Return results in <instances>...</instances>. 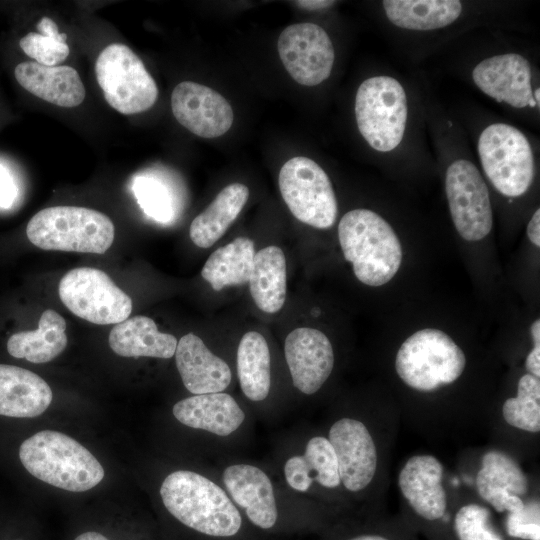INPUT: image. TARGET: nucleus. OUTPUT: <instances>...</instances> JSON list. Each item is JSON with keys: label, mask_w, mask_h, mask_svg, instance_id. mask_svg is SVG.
Masks as SVG:
<instances>
[{"label": "nucleus", "mask_w": 540, "mask_h": 540, "mask_svg": "<svg viewBox=\"0 0 540 540\" xmlns=\"http://www.w3.org/2000/svg\"><path fill=\"white\" fill-rule=\"evenodd\" d=\"M249 197V189L242 183L224 187L197 215L189 228L192 242L200 248H209L216 243L236 220Z\"/></svg>", "instance_id": "25"}, {"label": "nucleus", "mask_w": 540, "mask_h": 540, "mask_svg": "<svg viewBox=\"0 0 540 540\" xmlns=\"http://www.w3.org/2000/svg\"><path fill=\"white\" fill-rule=\"evenodd\" d=\"M255 254L254 242L251 239L237 237L217 248L208 257L201 276L215 291L244 285L249 281Z\"/></svg>", "instance_id": "29"}, {"label": "nucleus", "mask_w": 540, "mask_h": 540, "mask_svg": "<svg viewBox=\"0 0 540 540\" xmlns=\"http://www.w3.org/2000/svg\"><path fill=\"white\" fill-rule=\"evenodd\" d=\"M65 319L55 310L43 311L36 330L21 331L10 336L8 353L32 363H46L60 355L67 346Z\"/></svg>", "instance_id": "26"}, {"label": "nucleus", "mask_w": 540, "mask_h": 540, "mask_svg": "<svg viewBox=\"0 0 540 540\" xmlns=\"http://www.w3.org/2000/svg\"><path fill=\"white\" fill-rule=\"evenodd\" d=\"M174 355L182 382L192 394L218 393L229 386L232 375L228 364L197 335L188 333L181 337Z\"/></svg>", "instance_id": "19"}, {"label": "nucleus", "mask_w": 540, "mask_h": 540, "mask_svg": "<svg viewBox=\"0 0 540 540\" xmlns=\"http://www.w3.org/2000/svg\"><path fill=\"white\" fill-rule=\"evenodd\" d=\"M40 33L30 32L19 41L23 52L44 66H57L69 55L66 44L67 34L60 33L57 24L49 17H43L37 24Z\"/></svg>", "instance_id": "33"}, {"label": "nucleus", "mask_w": 540, "mask_h": 540, "mask_svg": "<svg viewBox=\"0 0 540 540\" xmlns=\"http://www.w3.org/2000/svg\"><path fill=\"white\" fill-rule=\"evenodd\" d=\"M14 75L25 90L56 106L76 107L85 98L83 82L78 72L70 66L21 62L16 66Z\"/></svg>", "instance_id": "20"}, {"label": "nucleus", "mask_w": 540, "mask_h": 540, "mask_svg": "<svg viewBox=\"0 0 540 540\" xmlns=\"http://www.w3.org/2000/svg\"><path fill=\"white\" fill-rule=\"evenodd\" d=\"M533 348L528 353L525 360L527 372L540 378V319H536L530 327Z\"/></svg>", "instance_id": "37"}, {"label": "nucleus", "mask_w": 540, "mask_h": 540, "mask_svg": "<svg viewBox=\"0 0 540 540\" xmlns=\"http://www.w3.org/2000/svg\"><path fill=\"white\" fill-rule=\"evenodd\" d=\"M527 236L538 248L540 247V210L537 209L527 225Z\"/></svg>", "instance_id": "39"}, {"label": "nucleus", "mask_w": 540, "mask_h": 540, "mask_svg": "<svg viewBox=\"0 0 540 540\" xmlns=\"http://www.w3.org/2000/svg\"><path fill=\"white\" fill-rule=\"evenodd\" d=\"M108 343L123 357L169 359L175 354L178 341L172 334L160 332L153 319L140 315L115 324Z\"/></svg>", "instance_id": "23"}, {"label": "nucleus", "mask_w": 540, "mask_h": 540, "mask_svg": "<svg viewBox=\"0 0 540 540\" xmlns=\"http://www.w3.org/2000/svg\"><path fill=\"white\" fill-rule=\"evenodd\" d=\"M15 197V184L8 171L0 165V207H9Z\"/></svg>", "instance_id": "38"}, {"label": "nucleus", "mask_w": 540, "mask_h": 540, "mask_svg": "<svg viewBox=\"0 0 540 540\" xmlns=\"http://www.w3.org/2000/svg\"><path fill=\"white\" fill-rule=\"evenodd\" d=\"M223 481L253 526L261 530L277 527L279 512L273 487L261 469L249 464L231 465L224 470Z\"/></svg>", "instance_id": "18"}, {"label": "nucleus", "mask_w": 540, "mask_h": 540, "mask_svg": "<svg viewBox=\"0 0 540 540\" xmlns=\"http://www.w3.org/2000/svg\"><path fill=\"white\" fill-rule=\"evenodd\" d=\"M482 168L501 194L519 197L525 194L535 177V161L526 136L505 123L487 126L478 139Z\"/></svg>", "instance_id": "7"}, {"label": "nucleus", "mask_w": 540, "mask_h": 540, "mask_svg": "<svg viewBox=\"0 0 540 540\" xmlns=\"http://www.w3.org/2000/svg\"><path fill=\"white\" fill-rule=\"evenodd\" d=\"M408 117L406 92L391 76L364 80L355 97L358 130L376 151L389 152L402 141Z\"/></svg>", "instance_id": "6"}, {"label": "nucleus", "mask_w": 540, "mask_h": 540, "mask_svg": "<svg viewBox=\"0 0 540 540\" xmlns=\"http://www.w3.org/2000/svg\"><path fill=\"white\" fill-rule=\"evenodd\" d=\"M19 458L35 478L71 492H84L99 484L104 469L96 457L68 435L43 430L20 445Z\"/></svg>", "instance_id": "3"}, {"label": "nucleus", "mask_w": 540, "mask_h": 540, "mask_svg": "<svg viewBox=\"0 0 540 540\" xmlns=\"http://www.w3.org/2000/svg\"><path fill=\"white\" fill-rule=\"evenodd\" d=\"M286 277V259L281 248L270 245L255 254L248 283L252 299L261 311L272 314L283 307Z\"/></svg>", "instance_id": "27"}, {"label": "nucleus", "mask_w": 540, "mask_h": 540, "mask_svg": "<svg viewBox=\"0 0 540 540\" xmlns=\"http://www.w3.org/2000/svg\"><path fill=\"white\" fill-rule=\"evenodd\" d=\"M133 191L139 205L147 215L161 222L171 218L170 197L159 182L146 177H139L134 181Z\"/></svg>", "instance_id": "35"}, {"label": "nucleus", "mask_w": 540, "mask_h": 540, "mask_svg": "<svg viewBox=\"0 0 540 540\" xmlns=\"http://www.w3.org/2000/svg\"><path fill=\"white\" fill-rule=\"evenodd\" d=\"M475 486L484 501L491 493L507 490L519 497L529 491L528 477L519 463L501 450H489L481 458Z\"/></svg>", "instance_id": "31"}, {"label": "nucleus", "mask_w": 540, "mask_h": 540, "mask_svg": "<svg viewBox=\"0 0 540 540\" xmlns=\"http://www.w3.org/2000/svg\"><path fill=\"white\" fill-rule=\"evenodd\" d=\"M282 198L292 215L317 229H328L336 221L338 206L327 173L312 159L296 156L280 169Z\"/></svg>", "instance_id": "9"}, {"label": "nucleus", "mask_w": 540, "mask_h": 540, "mask_svg": "<svg viewBox=\"0 0 540 540\" xmlns=\"http://www.w3.org/2000/svg\"><path fill=\"white\" fill-rule=\"evenodd\" d=\"M346 540H389L388 538L377 534H362L357 535Z\"/></svg>", "instance_id": "42"}, {"label": "nucleus", "mask_w": 540, "mask_h": 540, "mask_svg": "<svg viewBox=\"0 0 540 540\" xmlns=\"http://www.w3.org/2000/svg\"><path fill=\"white\" fill-rule=\"evenodd\" d=\"M279 57L290 76L304 86H316L331 74L335 52L319 25L304 22L286 27L277 41Z\"/></svg>", "instance_id": "12"}, {"label": "nucleus", "mask_w": 540, "mask_h": 540, "mask_svg": "<svg viewBox=\"0 0 540 540\" xmlns=\"http://www.w3.org/2000/svg\"><path fill=\"white\" fill-rule=\"evenodd\" d=\"M17 540H20V539H17Z\"/></svg>", "instance_id": "43"}, {"label": "nucleus", "mask_w": 540, "mask_h": 540, "mask_svg": "<svg viewBox=\"0 0 540 540\" xmlns=\"http://www.w3.org/2000/svg\"><path fill=\"white\" fill-rule=\"evenodd\" d=\"M52 398L50 386L36 373L0 364V415L37 417L49 407Z\"/></svg>", "instance_id": "21"}, {"label": "nucleus", "mask_w": 540, "mask_h": 540, "mask_svg": "<svg viewBox=\"0 0 540 540\" xmlns=\"http://www.w3.org/2000/svg\"><path fill=\"white\" fill-rule=\"evenodd\" d=\"M502 416L511 427L528 433L540 431V378L529 373L520 377L517 393L502 405Z\"/></svg>", "instance_id": "32"}, {"label": "nucleus", "mask_w": 540, "mask_h": 540, "mask_svg": "<svg viewBox=\"0 0 540 540\" xmlns=\"http://www.w3.org/2000/svg\"><path fill=\"white\" fill-rule=\"evenodd\" d=\"M270 352L265 338L256 331L245 333L237 349V374L244 395L264 400L271 385Z\"/></svg>", "instance_id": "30"}, {"label": "nucleus", "mask_w": 540, "mask_h": 540, "mask_svg": "<svg viewBox=\"0 0 540 540\" xmlns=\"http://www.w3.org/2000/svg\"><path fill=\"white\" fill-rule=\"evenodd\" d=\"M394 366L406 386L421 393H432L455 383L462 376L466 356L444 331L423 328L400 345Z\"/></svg>", "instance_id": "4"}, {"label": "nucleus", "mask_w": 540, "mask_h": 540, "mask_svg": "<svg viewBox=\"0 0 540 540\" xmlns=\"http://www.w3.org/2000/svg\"><path fill=\"white\" fill-rule=\"evenodd\" d=\"M95 74L107 103L122 114L144 112L158 98L155 80L142 60L124 44L113 43L100 52Z\"/></svg>", "instance_id": "8"}, {"label": "nucleus", "mask_w": 540, "mask_h": 540, "mask_svg": "<svg viewBox=\"0 0 540 540\" xmlns=\"http://www.w3.org/2000/svg\"><path fill=\"white\" fill-rule=\"evenodd\" d=\"M73 540H114L109 534L100 530L88 529L76 534Z\"/></svg>", "instance_id": "40"}, {"label": "nucleus", "mask_w": 540, "mask_h": 540, "mask_svg": "<svg viewBox=\"0 0 540 540\" xmlns=\"http://www.w3.org/2000/svg\"><path fill=\"white\" fill-rule=\"evenodd\" d=\"M171 108L183 127L202 138L222 136L234 120L231 105L220 93L192 81L181 82L174 88Z\"/></svg>", "instance_id": "14"}, {"label": "nucleus", "mask_w": 540, "mask_h": 540, "mask_svg": "<svg viewBox=\"0 0 540 540\" xmlns=\"http://www.w3.org/2000/svg\"><path fill=\"white\" fill-rule=\"evenodd\" d=\"M284 475L289 486L299 492L307 491L313 482L329 489L341 484L335 452L328 438L322 436L309 439L303 455L286 461Z\"/></svg>", "instance_id": "24"}, {"label": "nucleus", "mask_w": 540, "mask_h": 540, "mask_svg": "<svg viewBox=\"0 0 540 540\" xmlns=\"http://www.w3.org/2000/svg\"><path fill=\"white\" fill-rule=\"evenodd\" d=\"M284 352L293 385L307 395L319 391L334 367L329 338L318 329L299 327L286 337Z\"/></svg>", "instance_id": "15"}, {"label": "nucleus", "mask_w": 540, "mask_h": 540, "mask_svg": "<svg viewBox=\"0 0 540 540\" xmlns=\"http://www.w3.org/2000/svg\"><path fill=\"white\" fill-rule=\"evenodd\" d=\"M443 475L442 463L430 454L411 456L399 471V490L412 510L423 519L440 520L446 514L448 498Z\"/></svg>", "instance_id": "17"}, {"label": "nucleus", "mask_w": 540, "mask_h": 540, "mask_svg": "<svg viewBox=\"0 0 540 540\" xmlns=\"http://www.w3.org/2000/svg\"><path fill=\"white\" fill-rule=\"evenodd\" d=\"M458 540H504L493 526L490 510L477 503L461 506L454 517Z\"/></svg>", "instance_id": "34"}, {"label": "nucleus", "mask_w": 540, "mask_h": 540, "mask_svg": "<svg viewBox=\"0 0 540 540\" xmlns=\"http://www.w3.org/2000/svg\"><path fill=\"white\" fill-rule=\"evenodd\" d=\"M344 258L352 264L356 278L365 285L388 283L402 262V246L392 226L369 209L347 212L338 225Z\"/></svg>", "instance_id": "2"}, {"label": "nucleus", "mask_w": 540, "mask_h": 540, "mask_svg": "<svg viewBox=\"0 0 540 540\" xmlns=\"http://www.w3.org/2000/svg\"><path fill=\"white\" fill-rule=\"evenodd\" d=\"M509 536L524 540H540L539 509L532 515L527 507L518 513H508L505 522Z\"/></svg>", "instance_id": "36"}, {"label": "nucleus", "mask_w": 540, "mask_h": 540, "mask_svg": "<svg viewBox=\"0 0 540 540\" xmlns=\"http://www.w3.org/2000/svg\"><path fill=\"white\" fill-rule=\"evenodd\" d=\"M295 4L307 10H320L328 8L335 4V1L328 0H301L295 1Z\"/></svg>", "instance_id": "41"}, {"label": "nucleus", "mask_w": 540, "mask_h": 540, "mask_svg": "<svg viewBox=\"0 0 540 540\" xmlns=\"http://www.w3.org/2000/svg\"><path fill=\"white\" fill-rule=\"evenodd\" d=\"M328 440L336 455L339 477L350 492L366 489L374 480L378 466L377 447L367 426L344 417L333 423Z\"/></svg>", "instance_id": "13"}, {"label": "nucleus", "mask_w": 540, "mask_h": 540, "mask_svg": "<svg viewBox=\"0 0 540 540\" xmlns=\"http://www.w3.org/2000/svg\"><path fill=\"white\" fill-rule=\"evenodd\" d=\"M531 77L529 61L517 53L491 56L472 70V79L484 94L515 108L537 106Z\"/></svg>", "instance_id": "16"}, {"label": "nucleus", "mask_w": 540, "mask_h": 540, "mask_svg": "<svg viewBox=\"0 0 540 540\" xmlns=\"http://www.w3.org/2000/svg\"><path fill=\"white\" fill-rule=\"evenodd\" d=\"M58 293L74 315L98 325L123 322L132 311L131 298L97 268L70 270L60 280Z\"/></svg>", "instance_id": "10"}, {"label": "nucleus", "mask_w": 540, "mask_h": 540, "mask_svg": "<svg viewBox=\"0 0 540 540\" xmlns=\"http://www.w3.org/2000/svg\"><path fill=\"white\" fill-rule=\"evenodd\" d=\"M174 417L183 425L201 429L218 436L236 431L245 414L235 399L227 393L194 395L173 406Z\"/></svg>", "instance_id": "22"}, {"label": "nucleus", "mask_w": 540, "mask_h": 540, "mask_svg": "<svg viewBox=\"0 0 540 540\" xmlns=\"http://www.w3.org/2000/svg\"><path fill=\"white\" fill-rule=\"evenodd\" d=\"M26 234L33 245L43 250L103 254L113 243L115 227L102 212L53 206L29 220Z\"/></svg>", "instance_id": "5"}, {"label": "nucleus", "mask_w": 540, "mask_h": 540, "mask_svg": "<svg viewBox=\"0 0 540 540\" xmlns=\"http://www.w3.org/2000/svg\"><path fill=\"white\" fill-rule=\"evenodd\" d=\"M162 503L184 528L211 540L240 538L241 513L224 490L208 478L187 470L169 474L160 487Z\"/></svg>", "instance_id": "1"}, {"label": "nucleus", "mask_w": 540, "mask_h": 540, "mask_svg": "<svg viewBox=\"0 0 540 540\" xmlns=\"http://www.w3.org/2000/svg\"><path fill=\"white\" fill-rule=\"evenodd\" d=\"M445 190L453 224L466 241L485 238L493 226V212L487 185L478 168L458 159L446 171Z\"/></svg>", "instance_id": "11"}, {"label": "nucleus", "mask_w": 540, "mask_h": 540, "mask_svg": "<svg viewBox=\"0 0 540 540\" xmlns=\"http://www.w3.org/2000/svg\"><path fill=\"white\" fill-rule=\"evenodd\" d=\"M382 6L392 24L414 31L446 27L459 18L463 9L457 0H385Z\"/></svg>", "instance_id": "28"}]
</instances>
